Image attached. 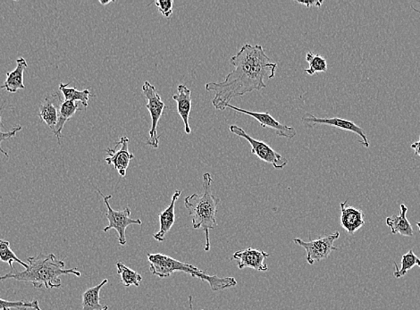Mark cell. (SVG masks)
I'll list each match as a JSON object with an SVG mask.
<instances>
[{
    "label": "cell",
    "mask_w": 420,
    "mask_h": 310,
    "mask_svg": "<svg viewBox=\"0 0 420 310\" xmlns=\"http://www.w3.org/2000/svg\"><path fill=\"white\" fill-rule=\"evenodd\" d=\"M117 274H120L121 277V282L123 283L124 286H140V283L143 281V277L139 273L131 270V268L126 267V265L121 263V262L117 263Z\"/></svg>",
    "instance_id": "603a6c76"
},
{
    "label": "cell",
    "mask_w": 420,
    "mask_h": 310,
    "mask_svg": "<svg viewBox=\"0 0 420 310\" xmlns=\"http://www.w3.org/2000/svg\"><path fill=\"white\" fill-rule=\"evenodd\" d=\"M189 305H190V310H194V303H192V296H189Z\"/></svg>",
    "instance_id": "4dcf8cb0"
},
{
    "label": "cell",
    "mask_w": 420,
    "mask_h": 310,
    "mask_svg": "<svg viewBox=\"0 0 420 310\" xmlns=\"http://www.w3.org/2000/svg\"><path fill=\"white\" fill-rule=\"evenodd\" d=\"M301 121H303L304 126L307 128H314L317 126H328L338 127L339 129L354 133L362 139L361 140H359V142L361 143L365 148H370V143L368 139L367 134H365L361 127L357 126L352 121L342 119V118L339 117L319 118L311 114H307L306 116L301 118Z\"/></svg>",
    "instance_id": "9c48e42d"
},
{
    "label": "cell",
    "mask_w": 420,
    "mask_h": 310,
    "mask_svg": "<svg viewBox=\"0 0 420 310\" xmlns=\"http://www.w3.org/2000/svg\"><path fill=\"white\" fill-rule=\"evenodd\" d=\"M113 1H103V0H99V3H101V5L103 6H107L108 4H110V3H112Z\"/></svg>",
    "instance_id": "1f68e13d"
},
{
    "label": "cell",
    "mask_w": 420,
    "mask_h": 310,
    "mask_svg": "<svg viewBox=\"0 0 420 310\" xmlns=\"http://www.w3.org/2000/svg\"><path fill=\"white\" fill-rule=\"evenodd\" d=\"M340 209H341L340 223L349 235H354L365 225L363 211L349 206L347 200L340 203Z\"/></svg>",
    "instance_id": "4fadbf2b"
},
{
    "label": "cell",
    "mask_w": 420,
    "mask_h": 310,
    "mask_svg": "<svg viewBox=\"0 0 420 310\" xmlns=\"http://www.w3.org/2000/svg\"><path fill=\"white\" fill-rule=\"evenodd\" d=\"M407 212H408V207L405 204H402L400 215L387 217L386 226L391 229L393 235H400L405 237H412L414 235L412 226L407 219Z\"/></svg>",
    "instance_id": "ac0fdd59"
},
{
    "label": "cell",
    "mask_w": 420,
    "mask_h": 310,
    "mask_svg": "<svg viewBox=\"0 0 420 310\" xmlns=\"http://www.w3.org/2000/svg\"><path fill=\"white\" fill-rule=\"evenodd\" d=\"M339 237L340 232H335L333 235L324 236V237L314 239V241L307 242L297 238L294 239V242L300 247L305 249L307 263L314 265L316 262L326 260L332 253L333 251L338 249L333 246V244Z\"/></svg>",
    "instance_id": "ba28073f"
},
{
    "label": "cell",
    "mask_w": 420,
    "mask_h": 310,
    "mask_svg": "<svg viewBox=\"0 0 420 310\" xmlns=\"http://www.w3.org/2000/svg\"><path fill=\"white\" fill-rule=\"evenodd\" d=\"M202 310H203V309H202Z\"/></svg>",
    "instance_id": "e575fe53"
},
{
    "label": "cell",
    "mask_w": 420,
    "mask_h": 310,
    "mask_svg": "<svg viewBox=\"0 0 420 310\" xmlns=\"http://www.w3.org/2000/svg\"><path fill=\"white\" fill-rule=\"evenodd\" d=\"M306 61L309 63L310 67L304 70L309 75H314L319 73H326L328 71V62L325 57L317 55L313 52H307L306 55Z\"/></svg>",
    "instance_id": "cb8c5ba5"
},
{
    "label": "cell",
    "mask_w": 420,
    "mask_h": 310,
    "mask_svg": "<svg viewBox=\"0 0 420 310\" xmlns=\"http://www.w3.org/2000/svg\"><path fill=\"white\" fill-rule=\"evenodd\" d=\"M298 4L306 6V8H310L312 6H317L320 8L322 6L323 1H297Z\"/></svg>",
    "instance_id": "f1b7e54d"
},
{
    "label": "cell",
    "mask_w": 420,
    "mask_h": 310,
    "mask_svg": "<svg viewBox=\"0 0 420 310\" xmlns=\"http://www.w3.org/2000/svg\"><path fill=\"white\" fill-rule=\"evenodd\" d=\"M203 193L201 195L194 193L184 199V206L191 216L192 226L194 229H202L206 237L205 251L210 249V232L217 228V206L220 202L219 198L212 193L213 179L210 172L203 175Z\"/></svg>",
    "instance_id": "3957f363"
},
{
    "label": "cell",
    "mask_w": 420,
    "mask_h": 310,
    "mask_svg": "<svg viewBox=\"0 0 420 310\" xmlns=\"http://www.w3.org/2000/svg\"><path fill=\"white\" fill-rule=\"evenodd\" d=\"M13 309L18 310H27L29 309L43 310L40 307V303L36 300H31V302H25V300L10 302V300L0 299V310H11Z\"/></svg>",
    "instance_id": "484cf974"
},
{
    "label": "cell",
    "mask_w": 420,
    "mask_h": 310,
    "mask_svg": "<svg viewBox=\"0 0 420 310\" xmlns=\"http://www.w3.org/2000/svg\"><path fill=\"white\" fill-rule=\"evenodd\" d=\"M174 4V0H157L155 1V5L158 8L159 12L166 18L172 17Z\"/></svg>",
    "instance_id": "83f0119b"
},
{
    "label": "cell",
    "mask_w": 420,
    "mask_h": 310,
    "mask_svg": "<svg viewBox=\"0 0 420 310\" xmlns=\"http://www.w3.org/2000/svg\"><path fill=\"white\" fill-rule=\"evenodd\" d=\"M412 8L413 9V10H414L417 13H419V14L420 15V11L417 10V9L414 8V6H412Z\"/></svg>",
    "instance_id": "d6a6232c"
},
{
    "label": "cell",
    "mask_w": 420,
    "mask_h": 310,
    "mask_svg": "<svg viewBox=\"0 0 420 310\" xmlns=\"http://www.w3.org/2000/svg\"><path fill=\"white\" fill-rule=\"evenodd\" d=\"M108 283V279H104L97 286L86 290L82 294V310H108V305H102L101 302V290Z\"/></svg>",
    "instance_id": "d6986e66"
},
{
    "label": "cell",
    "mask_w": 420,
    "mask_h": 310,
    "mask_svg": "<svg viewBox=\"0 0 420 310\" xmlns=\"http://www.w3.org/2000/svg\"><path fill=\"white\" fill-rule=\"evenodd\" d=\"M69 83H66V84L60 83L59 84V91L63 95L64 101L77 102V103L81 102L83 108H87L89 98L94 95H92L88 89L77 91L75 88L67 87Z\"/></svg>",
    "instance_id": "44dd1931"
},
{
    "label": "cell",
    "mask_w": 420,
    "mask_h": 310,
    "mask_svg": "<svg viewBox=\"0 0 420 310\" xmlns=\"http://www.w3.org/2000/svg\"><path fill=\"white\" fill-rule=\"evenodd\" d=\"M402 267L398 268L396 263H394V267L396 270L393 272L394 277L397 279L403 277L408 273L409 270H412L413 267L418 266L420 267V258L414 253L412 249L408 251V253L404 254L402 258V262H400Z\"/></svg>",
    "instance_id": "7402d4cb"
},
{
    "label": "cell",
    "mask_w": 420,
    "mask_h": 310,
    "mask_svg": "<svg viewBox=\"0 0 420 310\" xmlns=\"http://www.w3.org/2000/svg\"><path fill=\"white\" fill-rule=\"evenodd\" d=\"M172 98L178 104V112L184 124L186 134H191V129L189 124L192 104L191 89L184 84H180L178 87V94L173 95Z\"/></svg>",
    "instance_id": "9a60e30c"
},
{
    "label": "cell",
    "mask_w": 420,
    "mask_h": 310,
    "mask_svg": "<svg viewBox=\"0 0 420 310\" xmlns=\"http://www.w3.org/2000/svg\"><path fill=\"white\" fill-rule=\"evenodd\" d=\"M28 268L19 272L13 268L11 272L0 276V282L8 279H14L19 282L30 283L35 288L54 289L60 288L62 286L60 276L66 274H73L81 276V272L77 268L66 270L65 261L57 260L55 255L38 254L34 257L27 258Z\"/></svg>",
    "instance_id": "7a4b0ae2"
},
{
    "label": "cell",
    "mask_w": 420,
    "mask_h": 310,
    "mask_svg": "<svg viewBox=\"0 0 420 310\" xmlns=\"http://www.w3.org/2000/svg\"><path fill=\"white\" fill-rule=\"evenodd\" d=\"M417 226H418V228H419V232H420V222L417 223Z\"/></svg>",
    "instance_id": "836d02e7"
},
{
    "label": "cell",
    "mask_w": 420,
    "mask_h": 310,
    "mask_svg": "<svg viewBox=\"0 0 420 310\" xmlns=\"http://www.w3.org/2000/svg\"><path fill=\"white\" fill-rule=\"evenodd\" d=\"M62 102L63 98L61 97L60 94H52L48 95L40 105L38 117L52 130V132L59 120V108Z\"/></svg>",
    "instance_id": "5bb4252c"
},
{
    "label": "cell",
    "mask_w": 420,
    "mask_h": 310,
    "mask_svg": "<svg viewBox=\"0 0 420 310\" xmlns=\"http://www.w3.org/2000/svg\"><path fill=\"white\" fill-rule=\"evenodd\" d=\"M78 110H80V107L79 103H77V102L63 101L62 104H61L59 120H57L55 129L53 130V133L55 134L59 143L66 123L67 121L71 119Z\"/></svg>",
    "instance_id": "ffe728a7"
},
{
    "label": "cell",
    "mask_w": 420,
    "mask_h": 310,
    "mask_svg": "<svg viewBox=\"0 0 420 310\" xmlns=\"http://www.w3.org/2000/svg\"><path fill=\"white\" fill-rule=\"evenodd\" d=\"M229 129L231 133L236 134L240 138L245 139L249 143L252 147V155H255L261 161L271 164L275 169H283L287 165V159L272 149L268 143L252 138L248 133H246L242 128L235 126V124L231 126Z\"/></svg>",
    "instance_id": "8992f818"
},
{
    "label": "cell",
    "mask_w": 420,
    "mask_h": 310,
    "mask_svg": "<svg viewBox=\"0 0 420 310\" xmlns=\"http://www.w3.org/2000/svg\"><path fill=\"white\" fill-rule=\"evenodd\" d=\"M2 129L3 124L1 118V108H0V152H1L2 154L6 156V158H8V153L5 152V150L2 148V142L6 140L13 138V137L17 135V133L20 132V131L22 129V127L21 126H15V128H13L11 131H9V132H3Z\"/></svg>",
    "instance_id": "4316f807"
},
{
    "label": "cell",
    "mask_w": 420,
    "mask_h": 310,
    "mask_svg": "<svg viewBox=\"0 0 420 310\" xmlns=\"http://www.w3.org/2000/svg\"><path fill=\"white\" fill-rule=\"evenodd\" d=\"M147 257L150 264V271L154 276L159 278L169 277L174 272H182L190 274L192 277H197L201 281L208 282L213 290L232 288L237 286L236 278L210 276L198 267L176 260L168 255L147 254Z\"/></svg>",
    "instance_id": "277c9868"
},
{
    "label": "cell",
    "mask_w": 420,
    "mask_h": 310,
    "mask_svg": "<svg viewBox=\"0 0 420 310\" xmlns=\"http://www.w3.org/2000/svg\"><path fill=\"white\" fill-rule=\"evenodd\" d=\"M143 92L147 101L146 108L152 117V127H150L149 139L146 142V145L152 147V149H159L158 126L160 118L164 114L166 105L162 101L155 86H153L150 82L146 81L143 83Z\"/></svg>",
    "instance_id": "5b68a950"
},
{
    "label": "cell",
    "mask_w": 420,
    "mask_h": 310,
    "mask_svg": "<svg viewBox=\"0 0 420 310\" xmlns=\"http://www.w3.org/2000/svg\"><path fill=\"white\" fill-rule=\"evenodd\" d=\"M226 108L254 118L255 120L261 124V126L263 128H270V129L274 130L277 136L284 137V138L289 140L293 139L296 136L297 132L294 127H289L278 122V121L275 120L270 114L268 113V112L259 113V112L248 111L242 110V108L235 107V105H233L232 104H227Z\"/></svg>",
    "instance_id": "8fae6325"
},
{
    "label": "cell",
    "mask_w": 420,
    "mask_h": 310,
    "mask_svg": "<svg viewBox=\"0 0 420 310\" xmlns=\"http://www.w3.org/2000/svg\"><path fill=\"white\" fill-rule=\"evenodd\" d=\"M134 158L133 153L129 152V139L126 136L121 137L114 149H107L106 162L113 165L120 177H126L128 166Z\"/></svg>",
    "instance_id": "30bf717a"
},
{
    "label": "cell",
    "mask_w": 420,
    "mask_h": 310,
    "mask_svg": "<svg viewBox=\"0 0 420 310\" xmlns=\"http://www.w3.org/2000/svg\"><path fill=\"white\" fill-rule=\"evenodd\" d=\"M99 193L103 197L105 205L108 209L106 217H107L108 223H110V225L106 226L103 231L107 232L111 229H115L118 233V242H120V244L122 246L126 245L127 242L126 237V228L131 225L142 226V220L131 219V209L129 207H126L123 210H114L110 206V201H108L111 199L112 195L104 196L101 191H99Z\"/></svg>",
    "instance_id": "52a82bcc"
},
{
    "label": "cell",
    "mask_w": 420,
    "mask_h": 310,
    "mask_svg": "<svg viewBox=\"0 0 420 310\" xmlns=\"http://www.w3.org/2000/svg\"><path fill=\"white\" fill-rule=\"evenodd\" d=\"M0 260L8 263L11 270L14 268V262H17L19 265L24 267L25 270L28 268V264L25 262L22 261L20 258L15 254V252L12 251L10 248V242L4 241V239H0Z\"/></svg>",
    "instance_id": "d4e9b609"
},
{
    "label": "cell",
    "mask_w": 420,
    "mask_h": 310,
    "mask_svg": "<svg viewBox=\"0 0 420 310\" xmlns=\"http://www.w3.org/2000/svg\"><path fill=\"white\" fill-rule=\"evenodd\" d=\"M410 147H412V149H414L415 154L420 158V137L418 142H413Z\"/></svg>",
    "instance_id": "f546056e"
},
{
    "label": "cell",
    "mask_w": 420,
    "mask_h": 310,
    "mask_svg": "<svg viewBox=\"0 0 420 310\" xmlns=\"http://www.w3.org/2000/svg\"><path fill=\"white\" fill-rule=\"evenodd\" d=\"M270 254L261 251V249H246L243 251H236L233 255V260H238V267L240 270L249 267L256 271L265 273L268 270V265L265 263L266 258Z\"/></svg>",
    "instance_id": "7c38bea8"
},
{
    "label": "cell",
    "mask_w": 420,
    "mask_h": 310,
    "mask_svg": "<svg viewBox=\"0 0 420 310\" xmlns=\"http://www.w3.org/2000/svg\"><path fill=\"white\" fill-rule=\"evenodd\" d=\"M230 63L235 69L223 82H208L205 86L207 91L215 94L212 104L220 111L226 110L233 98L267 88L265 80L273 79L277 68V64L271 61L259 44H245L231 57Z\"/></svg>",
    "instance_id": "6da1fadb"
},
{
    "label": "cell",
    "mask_w": 420,
    "mask_h": 310,
    "mask_svg": "<svg viewBox=\"0 0 420 310\" xmlns=\"http://www.w3.org/2000/svg\"><path fill=\"white\" fill-rule=\"evenodd\" d=\"M181 191H176L174 195H173L171 203H170L169 207H166L162 213L159 214V231L154 235V239H155L156 241L159 242H164L166 235H168L170 230H171L172 226H174L175 222V203L176 200L181 196Z\"/></svg>",
    "instance_id": "2e32d148"
},
{
    "label": "cell",
    "mask_w": 420,
    "mask_h": 310,
    "mask_svg": "<svg viewBox=\"0 0 420 310\" xmlns=\"http://www.w3.org/2000/svg\"><path fill=\"white\" fill-rule=\"evenodd\" d=\"M27 67V60L24 57H19L17 60V68L6 73V81L0 88L6 89L9 94H15L19 89H24V73Z\"/></svg>",
    "instance_id": "e0dca14e"
}]
</instances>
